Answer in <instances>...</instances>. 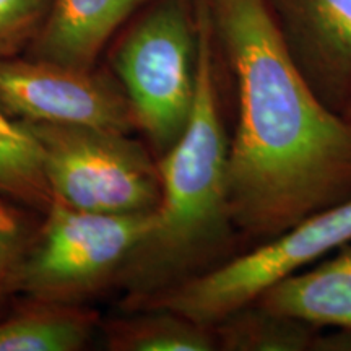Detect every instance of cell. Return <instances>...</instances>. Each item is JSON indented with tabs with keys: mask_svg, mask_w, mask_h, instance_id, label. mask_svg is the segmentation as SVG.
<instances>
[{
	"mask_svg": "<svg viewBox=\"0 0 351 351\" xmlns=\"http://www.w3.org/2000/svg\"><path fill=\"white\" fill-rule=\"evenodd\" d=\"M236 88L228 194L241 239L262 243L351 199V125L315 95L263 0H208Z\"/></svg>",
	"mask_w": 351,
	"mask_h": 351,
	"instance_id": "cell-1",
	"label": "cell"
},
{
	"mask_svg": "<svg viewBox=\"0 0 351 351\" xmlns=\"http://www.w3.org/2000/svg\"><path fill=\"white\" fill-rule=\"evenodd\" d=\"M219 52L208 0H199L194 108L186 130L158 158L161 199L155 225L121 271L125 306L212 270L238 254L228 194L230 135L218 83Z\"/></svg>",
	"mask_w": 351,
	"mask_h": 351,
	"instance_id": "cell-2",
	"label": "cell"
},
{
	"mask_svg": "<svg viewBox=\"0 0 351 351\" xmlns=\"http://www.w3.org/2000/svg\"><path fill=\"white\" fill-rule=\"evenodd\" d=\"M109 65L156 158L186 130L194 108L199 0H150L112 39Z\"/></svg>",
	"mask_w": 351,
	"mask_h": 351,
	"instance_id": "cell-3",
	"label": "cell"
},
{
	"mask_svg": "<svg viewBox=\"0 0 351 351\" xmlns=\"http://www.w3.org/2000/svg\"><path fill=\"white\" fill-rule=\"evenodd\" d=\"M351 241V199L302 219L274 238L254 244L212 270L125 307H163L215 326L267 289L314 265Z\"/></svg>",
	"mask_w": 351,
	"mask_h": 351,
	"instance_id": "cell-4",
	"label": "cell"
},
{
	"mask_svg": "<svg viewBox=\"0 0 351 351\" xmlns=\"http://www.w3.org/2000/svg\"><path fill=\"white\" fill-rule=\"evenodd\" d=\"M155 212L96 213L51 200L36 239L26 249L15 291L32 300L77 302L119 280L155 225Z\"/></svg>",
	"mask_w": 351,
	"mask_h": 351,
	"instance_id": "cell-5",
	"label": "cell"
},
{
	"mask_svg": "<svg viewBox=\"0 0 351 351\" xmlns=\"http://www.w3.org/2000/svg\"><path fill=\"white\" fill-rule=\"evenodd\" d=\"M25 124L41 145L51 200L96 213H147L158 208V158L129 132Z\"/></svg>",
	"mask_w": 351,
	"mask_h": 351,
	"instance_id": "cell-6",
	"label": "cell"
},
{
	"mask_svg": "<svg viewBox=\"0 0 351 351\" xmlns=\"http://www.w3.org/2000/svg\"><path fill=\"white\" fill-rule=\"evenodd\" d=\"M0 111L36 124L137 130L129 99L112 72L29 56L0 60Z\"/></svg>",
	"mask_w": 351,
	"mask_h": 351,
	"instance_id": "cell-7",
	"label": "cell"
},
{
	"mask_svg": "<svg viewBox=\"0 0 351 351\" xmlns=\"http://www.w3.org/2000/svg\"><path fill=\"white\" fill-rule=\"evenodd\" d=\"M263 2L307 83L340 114L351 82V0Z\"/></svg>",
	"mask_w": 351,
	"mask_h": 351,
	"instance_id": "cell-8",
	"label": "cell"
},
{
	"mask_svg": "<svg viewBox=\"0 0 351 351\" xmlns=\"http://www.w3.org/2000/svg\"><path fill=\"white\" fill-rule=\"evenodd\" d=\"M150 0H54L26 56L95 69L99 56Z\"/></svg>",
	"mask_w": 351,
	"mask_h": 351,
	"instance_id": "cell-9",
	"label": "cell"
},
{
	"mask_svg": "<svg viewBox=\"0 0 351 351\" xmlns=\"http://www.w3.org/2000/svg\"><path fill=\"white\" fill-rule=\"evenodd\" d=\"M256 302L319 328L351 330V241L332 257L274 285Z\"/></svg>",
	"mask_w": 351,
	"mask_h": 351,
	"instance_id": "cell-10",
	"label": "cell"
},
{
	"mask_svg": "<svg viewBox=\"0 0 351 351\" xmlns=\"http://www.w3.org/2000/svg\"><path fill=\"white\" fill-rule=\"evenodd\" d=\"M98 324V313L77 302L32 300L0 320V351H78Z\"/></svg>",
	"mask_w": 351,
	"mask_h": 351,
	"instance_id": "cell-11",
	"label": "cell"
},
{
	"mask_svg": "<svg viewBox=\"0 0 351 351\" xmlns=\"http://www.w3.org/2000/svg\"><path fill=\"white\" fill-rule=\"evenodd\" d=\"M130 315L104 324V339L112 351H217L213 326L200 324L163 307L134 309Z\"/></svg>",
	"mask_w": 351,
	"mask_h": 351,
	"instance_id": "cell-12",
	"label": "cell"
},
{
	"mask_svg": "<svg viewBox=\"0 0 351 351\" xmlns=\"http://www.w3.org/2000/svg\"><path fill=\"white\" fill-rule=\"evenodd\" d=\"M221 351H314L319 327L252 302L215 324Z\"/></svg>",
	"mask_w": 351,
	"mask_h": 351,
	"instance_id": "cell-13",
	"label": "cell"
},
{
	"mask_svg": "<svg viewBox=\"0 0 351 351\" xmlns=\"http://www.w3.org/2000/svg\"><path fill=\"white\" fill-rule=\"evenodd\" d=\"M0 194L46 210L51 192L43 150L25 122L0 111Z\"/></svg>",
	"mask_w": 351,
	"mask_h": 351,
	"instance_id": "cell-14",
	"label": "cell"
},
{
	"mask_svg": "<svg viewBox=\"0 0 351 351\" xmlns=\"http://www.w3.org/2000/svg\"><path fill=\"white\" fill-rule=\"evenodd\" d=\"M54 0H0V60L23 56L43 32Z\"/></svg>",
	"mask_w": 351,
	"mask_h": 351,
	"instance_id": "cell-15",
	"label": "cell"
},
{
	"mask_svg": "<svg viewBox=\"0 0 351 351\" xmlns=\"http://www.w3.org/2000/svg\"><path fill=\"white\" fill-rule=\"evenodd\" d=\"M29 243L23 215L0 199V306L16 293V274Z\"/></svg>",
	"mask_w": 351,
	"mask_h": 351,
	"instance_id": "cell-16",
	"label": "cell"
},
{
	"mask_svg": "<svg viewBox=\"0 0 351 351\" xmlns=\"http://www.w3.org/2000/svg\"><path fill=\"white\" fill-rule=\"evenodd\" d=\"M314 351H351V330L348 328H320Z\"/></svg>",
	"mask_w": 351,
	"mask_h": 351,
	"instance_id": "cell-17",
	"label": "cell"
},
{
	"mask_svg": "<svg viewBox=\"0 0 351 351\" xmlns=\"http://www.w3.org/2000/svg\"><path fill=\"white\" fill-rule=\"evenodd\" d=\"M340 114H341V116H343V119L351 125V82H350L348 91H346V98H345L343 108H341Z\"/></svg>",
	"mask_w": 351,
	"mask_h": 351,
	"instance_id": "cell-18",
	"label": "cell"
}]
</instances>
